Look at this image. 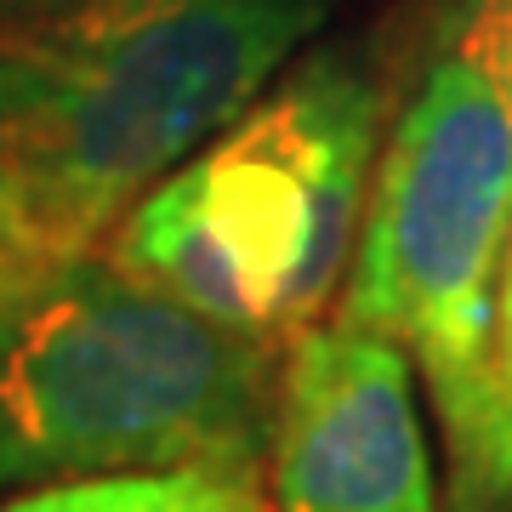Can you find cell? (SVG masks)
<instances>
[{
  "label": "cell",
  "mask_w": 512,
  "mask_h": 512,
  "mask_svg": "<svg viewBox=\"0 0 512 512\" xmlns=\"http://www.w3.org/2000/svg\"><path fill=\"white\" fill-rule=\"evenodd\" d=\"M512 245V74L456 6L393 120L348 274V319L399 342L444 439V507L512 512L501 262Z\"/></svg>",
  "instance_id": "6da1fadb"
},
{
  "label": "cell",
  "mask_w": 512,
  "mask_h": 512,
  "mask_svg": "<svg viewBox=\"0 0 512 512\" xmlns=\"http://www.w3.org/2000/svg\"><path fill=\"white\" fill-rule=\"evenodd\" d=\"M336 0H103L69 29L0 40V171L52 262L217 143Z\"/></svg>",
  "instance_id": "7a4b0ae2"
},
{
  "label": "cell",
  "mask_w": 512,
  "mask_h": 512,
  "mask_svg": "<svg viewBox=\"0 0 512 512\" xmlns=\"http://www.w3.org/2000/svg\"><path fill=\"white\" fill-rule=\"evenodd\" d=\"M279 348L222 330L103 245L0 308V490L160 467H256Z\"/></svg>",
  "instance_id": "3957f363"
},
{
  "label": "cell",
  "mask_w": 512,
  "mask_h": 512,
  "mask_svg": "<svg viewBox=\"0 0 512 512\" xmlns=\"http://www.w3.org/2000/svg\"><path fill=\"white\" fill-rule=\"evenodd\" d=\"M382 109V80L359 57H308L148 188L103 251L211 325L291 348L353 268Z\"/></svg>",
  "instance_id": "277c9868"
},
{
  "label": "cell",
  "mask_w": 512,
  "mask_h": 512,
  "mask_svg": "<svg viewBox=\"0 0 512 512\" xmlns=\"http://www.w3.org/2000/svg\"><path fill=\"white\" fill-rule=\"evenodd\" d=\"M268 456L279 512H439L416 365L348 313L285 348Z\"/></svg>",
  "instance_id": "5b68a950"
},
{
  "label": "cell",
  "mask_w": 512,
  "mask_h": 512,
  "mask_svg": "<svg viewBox=\"0 0 512 512\" xmlns=\"http://www.w3.org/2000/svg\"><path fill=\"white\" fill-rule=\"evenodd\" d=\"M0 512H268L256 467H160V473L69 478L12 495Z\"/></svg>",
  "instance_id": "8992f818"
},
{
  "label": "cell",
  "mask_w": 512,
  "mask_h": 512,
  "mask_svg": "<svg viewBox=\"0 0 512 512\" xmlns=\"http://www.w3.org/2000/svg\"><path fill=\"white\" fill-rule=\"evenodd\" d=\"M52 268H63V262H52V251L40 245L29 205H23V194L12 188V177L0 171V308H6L23 285H35L40 274H52Z\"/></svg>",
  "instance_id": "52a82bcc"
},
{
  "label": "cell",
  "mask_w": 512,
  "mask_h": 512,
  "mask_svg": "<svg viewBox=\"0 0 512 512\" xmlns=\"http://www.w3.org/2000/svg\"><path fill=\"white\" fill-rule=\"evenodd\" d=\"M103 0H0V40H40L69 29Z\"/></svg>",
  "instance_id": "ba28073f"
},
{
  "label": "cell",
  "mask_w": 512,
  "mask_h": 512,
  "mask_svg": "<svg viewBox=\"0 0 512 512\" xmlns=\"http://www.w3.org/2000/svg\"><path fill=\"white\" fill-rule=\"evenodd\" d=\"M461 12L495 40V52H501V63L512 74V0H461Z\"/></svg>",
  "instance_id": "9c48e42d"
},
{
  "label": "cell",
  "mask_w": 512,
  "mask_h": 512,
  "mask_svg": "<svg viewBox=\"0 0 512 512\" xmlns=\"http://www.w3.org/2000/svg\"><path fill=\"white\" fill-rule=\"evenodd\" d=\"M501 359H507V382H512V245L501 262Z\"/></svg>",
  "instance_id": "30bf717a"
}]
</instances>
